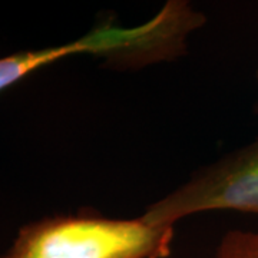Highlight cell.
<instances>
[{
    "label": "cell",
    "mask_w": 258,
    "mask_h": 258,
    "mask_svg": "<svg viewBox=\"0 0 258 258\" xmlns=\"http://www.w3.org/2000/svg\"><path fill=\"white\" fill-rule=\"evenodd\" d=\"M174 227L108 218L95 212L29 224L3 258H168Z\"/></svg>",
    "instance_id": "cell-1"
},
{
    "label": "cell",
    "mask_w": 258,
    "mask_h": 258,
    "mask_svg": "<svg viewBox=\"0 0 258 258\" xmlns=\"http://www.w3.org/2000/svg\"><path fill=\"white\" fill-rule=\"evenodd\" d=\"M227 210L258 215V139L198 169L184 185L151 204L142 218L174 227L194 214Z\"/></svg>",
    "instance_id": "cell-2"
},
{
    "label": "cell",
    "mask_w": 258,
    "mask_h": 258,
    "mask_svg": "<svg viewBox=\"0 0 258 258\" xmlns=\"http://www.w3.org/2000/svg\"><path fill=\"white\" fill-rule=\"evenodd\" d=\"M154 23L145 22L135 28L113 25V19L89 30L85 36L60 46L18 52L0 59V91L19 82L37 69L55 63L66 56L96 55L113 68H141L157 49Z\"/></svg>",
    "instance_id": "cell-3"
},
{
    "label": "cell",
    "mask_w": 258,
    "mask_h": 258,
    "mask_svg": "<svg viewBox=\"0 0 258 258\" xmlns=\"http://www.w3.org/2000/svg\"><path fill=\"white\" fill-rule=\"evenodd\" d=\"M217 258H258V231H228L220 241Z\"/></svg>",
    "instance_id": "cell-4"
}]
</instances>
